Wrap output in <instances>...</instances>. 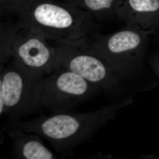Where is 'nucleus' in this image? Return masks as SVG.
Masks as SVG:
<instances>
[{
	"instance_id": "1",
	"label": "nucleus",
	"mask_w": 159,
	"mask_h": 159,
	"mask_svg": "<svg viewBox=\"0 0 159 159\" xmlns=\"http://www.w3.org/2000/svg\"><path fill=\"white\" fill-rule=\"evenodd\" d=\"M133 102L130 97L102 108L84 113H55L30 121L11 120L8 128L14 127L37 134L50 142L57 153H73L74 148L90 139L99 129L116 117L119 111Z\"/></svg>"
},
{
	"instance_id": "2",
	"label": "nucleus",
	"mask_w": 159,
	"mask_h": 159,
	"mask_svg": "<svg viewBox=\"0 0 159 159\" xmlns=\"http://www.w3.org/2000/svg\"><path fill=\"white\" fill-rule=\"evenodd\" d=\"M17 19L22 27L53 41L82 39L100 31L101 26L90 13L76 5L51 2L28 6Z\"/></svg>"
},
{
	"instance_id": "3",
	"label": "nucleus",
	"mask_w": 159,
	"mask_h": 159,
	"mask_svg": "<svg viewBox=\"0 0 159 159\" xmlns=\"http://www.w3.org/2000/svg\"><path fill=\"white\" fill-rule=\"evenodd\" d=\"M87 38L54 41L57 54L54 70L72 71L109 94L125 90L124 83L128 80L94 51Z\"/></svg>"
},
{
	"instance_id": "4",
	"label": "nucleus",
	"mask_w": 159,
	"mask_h": 159,
	"mask_svg": "<svg viewBox=\"0 0 159 159\" xmlns=\"http://www.w3.org/2000/svg\"><path fill=\"white\" fill-rule=\"evenodd\" d=\"M155 30L138 26L127 27L108 34L100 31L87 37L89 44L128 80L137 74L143 66L149 43Z\"/></svg>"
},
{
	"instance_id": "5",
	"label": "nucleus",
	"mask_w": 159,
	"mask_h": 159,
	"mask_svg": "<svg viewBox=\"0 0 159 159\" xmlns=\"http://www.w3.org/2000/svg\"><path fill=\"white\" fill-rule=\"evenodd\" d=\"M44 76L30 70L14 60L1 69L0 115L11 120L38 112Z\"/></svg>"
},
{
	"instance_id": "6",
	"label": "nucleus",
	"mask_w": 159,
	"mask_h": 159,
	"mask_svg": "<svg viewBox=\"0 0 159 159\" xmlns=\"http://www.w3.org/2000/svg\"><path fill=\"white\" fill-rule=\"evenodd\" d=\"M100 90L74 72L57 69L43 79L41 105L55 113L68 111Z\"/></svg>"
},
{
	"instance_id": "7",
	"label": "nucleus",
	"mask_w": 159,
	"mask_h": 159,
	"mask_svg": "<svg viewBox=\"0 0 159 159\" xmlns=\"http://www.w3.org/2000/svg\"><path fill=\"white\" fill-rule=\"evenodd\" d=\"M57 54L54 41L20 25L12 46L11 59L45 76L55 70Z\"/></svg>"
},
{
	"instance_id": "8",
	"label": "nucleus",
	"mask_w": 159,
	"mask_h": 159,
	"mask_svg": "<svg viewBox=\"0 0 159 159\" xmlns=\"http://www.w3.org/2000/svg\"><path fill=\"white\" fill-rule=\"evenodd\" d=\"M116 15L125 26L159 31V0H124Z\"/></svg>"
},
{
	"instance_id": "9",
	"label": "nucleus",
	"mask_w": 159,
	"mask_h": 159,
	"mask_svg": "<svg viewBox=\"0 0 159 159\" xmlns=\"http://www.w3.org/2000/svg\"><path fill=\"white\" fill-rule=\"evenodd\" d=\"M7 134L12 142V150L16 158L56 159L54 154L44 144L37 134L28 133L14 127L8 128Z\"/></svg>"
},
{
	"instance_id": "10",
	"label": "nucleus",
	"mask_w": 159,
	"mask_h": 159,
	"mask_svg": "<svg viewBox=\"0 0 159 159\" xmlns=\"http://www.w3.org/2000/svg\"><path fill=\"white\" fill-rule=\"evenodd\" d=\"M124 0H76L75 5L88 11L101 25L117 17L116 12Z\"/></svg>"
},
{
	"instance_id": "11",
	"label": "nucleus",
	"mask_w": 159,
	"mask_h": 159,
	"mask_svg": "<svg viewBox=\"0 0 159 159\" xmlns=\"http://www.w3.org/2000/svg\"><path fill=\"white\" fill-rule=\"evenodd\" d=\"M20 28L18 20L14 17H1L0 60L1 66L12 58L11 50Z\"/></svg>"
},
{
	"instance_id": "12",
	"label": "nucleus",
	"mask_w": 159,
	"mask_h": 159,
	"mask_svg": "<svg viewBox=\"0 0 159 159\" xmlns=\"http://www.w3.org/2000/svg\"><path fill=\"white\" fill-rule=\"evenodd\" d=\"M154 57L155 59L157 61V62H158V73L159 74V52H158L156 54H155Z\"/></svg>"
},
{
	"instance_id": "13",
	"label": "nucleus",
	"mask_w": 159,
	"mask_h": 159,
	"mask_svg": "<svg viewBox=\"0 0 159 159\" xmlns=\"http://www.w3.org/2000/svg\"><path fill=\"white\" fill-rule=\"evenodd\" d=\"M156 34V36L157 39L158 40H159V31H158Z\"/></svg>"
}]
</instances>
